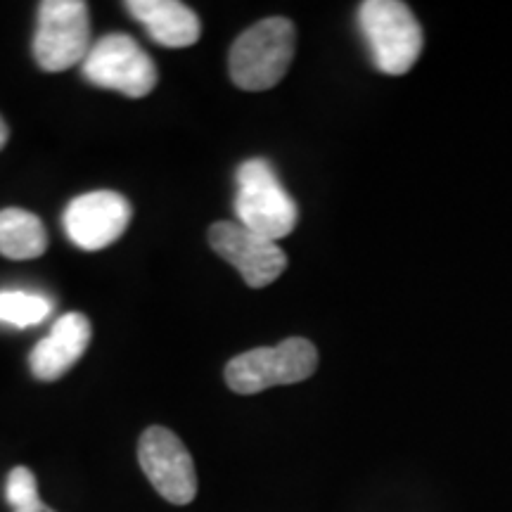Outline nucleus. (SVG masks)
I'll return each mask as SVG.
<instances>
[{
    "mask_svg": "<svg viewBox=\"0 0 512 512\" xmlns=\"http://www.w3.org/2000/svg\"><path fill=\"white\" fill-rule=\"evenodd\" d=\"M297 50V29L290 19L268 17L240 34L230 48V79L242 91L278 86Z\"/></svg>",
    "mask_w": 512,
    "mask_h": 512,
    "instance_id": "nucleus-1",
    "label": "nucleus"
},
{
    "mask_svg": "<svg viewBox=\"0 0 512 512\" xmlns=\"http://www.w3.org/2000/svg\"><path fill=\"white\" fill-rule=\"evenodd\" d=\"M235 216L240 226L273 242L287 238L297 228V204L266 159H247L238 169Z\"/></svg>",
    "mask_w": 512,
    "mask_h": 512,
    "instance_id": "nucleus-2",
    "label": "nucleus"
},
{
    "mask_svg": "<svg viewBox=\"0 0 512 512\" xmlns=\"http://www.w3.org/2000/svg\"><path fill=\"white\" fill-rule=\"evenodd\" d=\"M375 67L389 76L411 72L422 53V29L413 10L399 0H366L358 8Z\"/></svg>",
    "mask_w": 512,
    "mask_h": 512,
    "instance_id": "nucleus-3",
    "label": "nucleus"
},
{
    "mask_svg": "<svg viewBox=\"0 0 512 512\" xmlns=\"http://www.w3.org/2000/svg\"><path fill=\"white\" fill-rule=\"evenodd\" d=\"M318 368V349L309 339L290 337L275 347H259L235 356L226 366V382L235 394L249 396L278 384L309 380Z\"/></svg>",
    "mask_w": 512,
    "mask_h": 512,
    "instance_id": "nucleus-4",
    "label": "nucleus"
},
{
    "mask_svg": "<svg viewBox=\"0 0 512 512\" xmlns=\"http://www.w3.org/2000/svg\"><path fill=\"white\" fill-rule=\"evenodd\" d=\"M91 17L83 0H43L38 5L34 57L43 72H67L91 53Z\"/></svg>",
    "mask_w": 512,
    "mask_h": 512,
    "instance_id": "nucleus-5",
    "label": "nucleus"
},
{
    "mask_svg": "<svg viewBox=\"0 0 512 512\" xmlns=\"http://www.w3.org/2000/svg\"><path fill=\"white\" fill-rule=\"evenodd\" d=\"M81 72L93 86L126 98H145L157 86L155 62L128 34L102 36L83 60Z\"/></svg>",
    "mask_w": 512,
    "mask_h": 512,
    "instance_id": "nucleus-6",
    "label": "nucleus"
},
{
    "mask_svg": "<svg viewBox=\"0 0 512 512\" xmlns=\"http://www.w3.org/2000/svg\"><path fill=\"white\" fill-rule=\"evenodd\" d=\"M140 470L164 501L188 505L197 496V472L190 451L166 427H147L138 444Z\"/></svg>",
    "mask_w": 512,
    "mask_h": 512,
    "instance_id": "nucleus-7",
    "label": "nucleus"
},
{
    "mask_svg": "<svg viewBox=\"0 0 512 512\" xmlns=\"http://www.w3.org/2000/svg\"><path fill=\"white\" fill-rule=\"evenodd\" d=\"M64 233L76 247L100 252L126 233L131 223V204L112 190H95L74 197L62 216Z\"/></svg>",
    "mask_w": 512,
    "mask_h": 512,
    "instance_id": "nucleus-8",
    "label": "nucleus"
},
{
    "mask_svg": "<svg viewBox=\"0 0 512 512\" xmlns=\"http://www.w3.org/2000/svg\"><path fill=\"white\" fill-rule=\"evenodd\" d=\"M209 245L223 261L238 268L249 287L275 283L287 268V256L278 242L261 238L233 221H219L209 228Z\"/></svg>",
    "mask_w": 512,
    "mask_h": 512,
    "instance_id": "nucleus-9",
    "label": "nucleus"
},
{
    "mask_svg": "<svg viewBox=\"0 0 512 512\" xmlns=\"http://www.w3.org/2000/svg\"><path fill=\"white\" fill-rule=\"evenodd\" d=\"M91 337V320L79 311L64 313L55 320L50 335L43 337L31 351V373H34L36 380L43 382L60 380L83 356V351L91 344Z\"/></svg>",
    "mask_w": 512,
    "mask_h": 512,
    "instance_id": "nucleus-10",
    "label": "nucleus"
},
{
    "mask_svg": "<svg viewBox=\"0 0 512 512\" xmlns=\"http://www.w3.org/2000/svg\"><path fill=\"white\" fill-rule=\"evenodd\" d=\"M126 10L164 48H188L200 41L202 22L178 0H128Z\"/></svg>",
    "mask_w": 512,
    "mask_h": 512,
    "instance_id": "nucleus-11",
    "label": "nucleus"
},
{
    "mask_svg": "<svg viewBox=\"0 0 512 512\" xmlns=\"http://www.w3.org/2000/svg\"><path fill=\"white\" fill-rule=\"evenodd\" d=\"M48 249V233L41 219L24 209L0 211V254L8 259H38Z\"/></svg>",
    "mask_w": 512,
    "mask_h": 512,
    "instance_id": "nucleus-12",
    "label": "nucleus"
},
{
    "mask_svg": "<svg viewBox=\"0 0 512 512\" xmlns=\"http://www.w3.org/2000/svg\"><path fill=\"white\" fill-rule=\"evenodd\" d=\"M53 311V302L43 294L24 290L0 292V323L15 325V328H31L43 323Z\"/></svg>",
    "mask_w": 512,
    "mask_h": 512,
    "instance_id": "nucleus-13",
    "label": "nucleus"
},
{
    "mask_svg": "<svg viewBox=\"0 0 512 512\" xmlns=\"http://www.w3.org/2000/svg\"><path fill=\"white\" fill-rule=\"evenodd\" d=\"M5 496L12 505V512H50L46 503L38 496L36 475L29 467H15L8 475V486H5Z\"/></svg>",
    "mask_w": 512,
    "mask_h": 512,
    "instance_id": "nucleus-14",
    "label": "nucleus"
},
{
    "mask_svg": "<svg viewBox=\"0 0 512 512\" xmlns=\"http://www.w3.org/2000/svg\"><path fill=\"white\" fill-rule=\"evenodd\" d=\"M10 138V131H8V124H5L3 117H0V150H3L5 143H8Z\"/></svg>",
    "mask_w": 512,
    "mask_h": 512,
    "instance_id": "nucleus-15",
    "label": "nucleus"
},
{
    "mask_svg": "<svg viewBox=\"0 0 512 512\" xmlns=\"http://www.w3.org/2000/svg\"><path fill=\"white\" fill-rule=\"evenodd\" d=\"M50 512H55V510H50Z\"/></svg>",
    "mask_w": 512,
    "mask_h": 512,
    "instance_id": "nucleus-16",
    "label": "nucleus"
}]
</instances>
